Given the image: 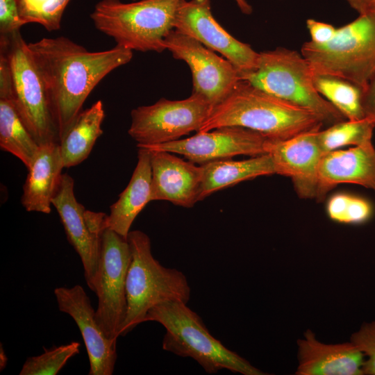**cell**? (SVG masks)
<instances>
[{
    "label": "cell",
    "mask_w": 375,
    "mask_h": 375,
    "mask_svg": "<svg viewBox=\"0 0 375 375\" xmlns=\"http://www.w3.org/2000/svg\"><path fill=\"white\" fill-rule=\"evenodd\" d=\"M63 168L60 143L41 145L23 186L21 202L26 211L51 212Z\"/></svg>",
    "instance_id": "20"
},
{
    "label": "cell",
    "mask_w": 375,
    "mask_h": 375,
    "mask_svg": "<svg viewBox=\"0 0 375 375\" xmlns=\"http://www.w3.org/2000/svg\"><path fill=\"white\" fill-rule=\"evenodd\" d=\"M71 0H19L20 16L26 24L37 23L48 31L60 28L63 12Z\"/></svg>",
    "instance_id": "28"
},
{
    "label": "cell",
    "mask_w": 375,
    "mask_h": 375,
    "mask_svg": "<svg viewBox=\"0 0 375 375\" xmlns=\"http://www.w3.org/2000/svg\"><path fill=\"white\" fill-rule=\"evenodd\" d=\"M306 27L310 35V41L317 44L328 42L334 38L337 31V28L332 24L313 19H307Z\"/></svg>",
    "instance_id": "32"
},
{
    "label": "cell",
    "mask_w": 375,
    "mask_h": 375,
    "mask_svg": "<svg viewBox=\"0 0 375 375\" xmlns=\"http://www.w3.org/2000/svg\"><path fill=\"white\" fill-rule=\"evenodd\" d=\"M326 211L329 218L335 222L359 224L371 218L373 208L370 203L363 198L340 193L328 200Z\"/></svg>",
    "instance_id": "29"
},
{
    "label": "cell",
    "mask_w": 375,
    "mask_h": 375,
    "mask_svg": "<svg viewBox=\"0 0 375 375\" xmlns=\"http://www.w3.org/2000/svg\"><path fill=\"white\" fill-rule=\"evenodd\" d=\"M0 147L19 159L28 169L40 146L20 118L12 98L9 67L0 54Z\"/></svg>",
    "instance_id": "21"
},
{
    "label": "cell",
    "mask_w": 375,
    "mask_h": 375,
    "mask_svg": "<svg viewBox=\"0 0 375 375\" xmlns=\"http://www.w3.org/2000/svg\"><path fill=\"white\" fill-rule=\"evenodd\" d=\"M213 107L197 94L182 100L161 98L155 103L131 110L128 131L137 145L175 141L192 131L199 132Z\"/></svg>",
    "instance_id": "10"
},
{
    "label": "cell",
    "mask_w": 375,
    "mask_h": 375,
    "mask_svg": "<svg viewBox=\"0 0 375 375\" xmlns=\"http://www.w3.org/2000/svg\"><path fill=\"white\" fill-rule=\"evenodd\" d=\"M301 53L315 74L350 81L362 90L375 76V16L359 15L327 43L306 42Z\"/></svg>",
    "instance_id": "7"
},
{
    "label": "cell",
    "mask_w": 375,
    "mask_h": 375,
    "mask_svg": "<svg viewBox=\"0 0 375 375\" xmlns=\"http://www.w3.org/2000/svg\"><path fill=\"white\" fill-rule=\"evenodd\" d=\"M165 49L189 66L192 94L200 96L213 108L224 101L241 81L236 68L199 41L172 30L165 40Z\"/></svg>",
    "instance_id": "11"
},
{
    "label": "cell",
    "mask_w": 375,
    "mask_h": 375,
    "mask_svg": "<svg viewBox=\"0 0 375 375\" xmlns=\"http://www.w3.org/2000/svg\"><path fill=\"white\" fill-rule=\"evenodd\" d=\"M341 183H352L375 192V148L372 142L324 153L319 169L315 199L323 201Z\"/></svg>",
    "instance_id": "18"
},
{
    "label": "cell",
    "mask_w": 375,
    "mask_h": 375,
    "mask_svg": "<svg viewBox=\"0 0 375 375\" xmlns=\"http://www.w3.org/2000/svg\"><path fill=\"white\" fill-rule=\"evenodd\" d=\"M79 342H72L44 349L42 354L26 359L19 375H56L71 358L79 353Z\"/></svg>",
    "instance_id": "27"
},
{
    "label": "cell",
    "mask_w": 375,
    "mask_h": 375,
    "mask_svg": "<svg viewBox=\"0 0 375 375\" xmlns=\"http://www.w3.org/2000/svg\"><path fill=\"white\" fill-rule=\"evenodd\" d=\"M104 117L101 100L80 112L60 141L64 167L76 166L88 157L96 141L103 134L101 124Z\"/></svg>",
    "instance_id": "24"
},
{
    "label": "cell",
    "mask_w": 375,
    "mask_h": 375,
    "mask_svg": "<svg viewBox=\"0 0 375 375\" xmlns=\"http://www.w3.org/2000/svg\"><path fill=\"white\" fill-rule=\"evenodd\" d=\"M312 69L301 53L284 47L259 53L256 68L240 76L251 85L316 115L332 125L347 119L316 90Z\"/></svg>",
    "instance_id": "6"
},
{
    "label": "cell",
    "mask_w": 375,
    "mask_h": 375,
    "mask_svg": "<svg viewBox=\"0 0 375 375\" xmlns=\"http://www.w3.org/2000/svg\"><path fill=\"white\" fill-rule=\"evenodd\" d=\"M317 92L348 120L365 118L362 98L363 90L347 80L328 75L313 76Z\"/></svg>",
    "instance_id": "25"
},
{
    "label": "cell",
    "mask_w": 375,
    "mask_h": 375,
    "mask_svg": "<svg viewBox=\"0 0 375 375\" xmlns=\"http://www.w3.org/2000/svg\"><path fill=\"white\" fill-rule=\"evenodd\" d=\"M317 131L281 141L270 140L268 146L275 174L289 177L301 199H315L317 194L319 169L324 154Z\"/></svg>",
    "instance_id": "16"
},
{
    "label": "cell",
    "mask_w": 375,
    "mask_h": 375,
    "mask_svg": "<svg viewBox=\"0 0 375 375\" xmlns=\"http://www.w3.org/2000/svg\"><path fill=\"white\" fill-rule=\"evenodd\" d=\"M131 1H136V0H131Z\"/></svg>",
    "instance_id": "37"
},
{
    "label": "cell",
    "mask_w": 375,
    "mask_h": 375,
    "mask_svg": "<svg viewBox=\"0 0 375 375\" xmlns=\"http://www.w3.org/2000/svg\"><path fill=\"white\" fill-rule=\"evenodd\" d=\"M149 151L151 167L150 201H167L176 206L192 207L199 201L202 166H197L169 151Z\"/></svg>",
    "instance_id": "17"
},
{
    "label": "cell",
    "mask_w": 375,
    "mask_h": 375,
    "mask_svg": "<svg viewBox=\"0 0 375 375\" xmlns=\"http://www.w3.org/2000/svg\"><path fill=\"white\" fill-rule=\"evenodd\" d=\"M199 201L244 181L275 174L271 156L265 153L242 160L222 159L203 165Z\"/></svg>",
    "instance_id": "23"
},
{
    "label": "cell",
    "mask_w": 375,
    "mask_h": 375,
    "mask_svg": "<svg viewBox=\"0 0 375 375\" xmlns=\"http://www.w3.org/2000/svg\"><path fill=\"white\" fill-rule=\"evenodd\" d=\"M297 375H362L365 356L351 341L326 344L308 329L297 340Z\"/></svg>",
    "instance_id": "19"
},
{
    "label": "cell",
    "mask_w": 375,
    "mask_h": 375,
    "mask_svg": "<svg viewBox=\"0 0 375 375\" xmlns=\"http://www.w3.org/2000/svg\"><path fill=\"white\" fill-rule=\"evenodd\" d=\"M359 15L375 16V0H346Z\"/></svg>",
    "instance_id": "34"
},
{
    "label": "cell",
    "mask_w": 375,
    "mask_h": 375,
    "mask_svg": "<svg viewBox=\"0 0 375 375\" xmlns=\"http://www.w3.org/2000/svg\"><path fill=\"white\" fill-rule=\"evenodd\" d=\"M0 54L6 59L15 108L38 144L60 143L43 77L20 30L0 34Z\"/></svg>",
    "instance_id": "8"
},
{
    "label": "cell",
    "mask_w": 375,
    "mask_h": 375,
    "mask_svg": "<svg viewBox=\"0 0 375 375\" xmlns=\"http://www.w3.org/2000/svg\"><path fill=\"white\" fill-rule=\"evenodd\" d=\"M8 358L2 347V344L0 345V369L2 371L7 365Z\"/></svg>",
    "instance_id": "36"
},
{
    "label": "cell",
    "mask_w": 375,
    "mask_h": 375,
    "mask_svg": "<svg viewBox=\"0 0 375 375\" xmlns=\"http://www.w3.org/2000/svg\"><path fill=\"white\" fill-rule=\"evenodd\" d=\"M127 240L131 253L126 292L127 312L120 336L144 322L153 307L168 301L188 303L191 294L185 275L175 268L162 266L151 253L149 237L141 231H131Z\"/></svg>",
    "instance_id": "4"
},
{
    "label": "cell",
    "mask_w": 375,
    "mask_h": 375,
    "mask_svg": "<svg viewBox=\"0 0 375 375\" xmlns=\"http://www.w3.org/2000/svg\"><path fill=\"white\" fill-rule=\"evenodd\" d=\"M28 46L45 83L60 141L94 88L133 58V51L119 45L90 51L65 36L43 38Z\"/></svg>",
    "instance_id": "1"
},
{
    "label": "cell",
    "mask_w": 375,
    "mask_h": 375,
    "mask_svg": "<svg viewBox=\"0 0 375 375\" xmlns=\"http://www.w3.org/2000/svg\"><path fill=\"white\" fill-rule=\"evenodd\" d=\"M150 321L160 323L166 330L165 351L192 358L208 374L227 369L243 375L267 374L214 338L200 316L185 303L168 301L153 307L144 322Z\"/></svg>",
    "instance_id": "3"
},
{
    "label": "cell",
    "mask_w": 375,
    "mask_h": 375,
    "mask_svg": "<svg viewBox=\"0 0 375 375\" xmlns=\"http://www.w3.org/2000/svg\"><path fill=\"white\" fill-rule=\"evenodd\" d=\"M174 30L221 53L236 68L240 76L253 71L259 53L227 32L215 19L210 0H183L179 6Z\"/></svg>",
    "instance_id": "14"
},
{
    "label": "cell",
    "mask_w": 375,
    "mask_h": 375,
    "mask_svg": "<svg viewBox=\"0 0 375 375\" xmlns=\"http://www.w3.org/2000/svg\"><path fill=\"white\" fill-rule=\"evenodd\" d=\"M362 106L365 118L375 125V76L363 90Z\"/></svg>",
    "instance_id": "33"
},
{
    "label": "cell",
    "mask_w": 375,
    "mask_h": 375,
    "mask_svg": "<svg viewBox=\"0 0 375 375\" xmlns=\"http://www.w3.org/2000/svg\"><path fill=\"white\" fill-rule=\"evenodd\" d=\"M183 0H141L123 3L101 0L90 17L95 28L116 45L141 52L165 50V40L174 29L177 10Z\"/></svg>",
    "instance_id": "5"
},
{
    "label": "cell",
    "mask_w": 375,
    "mask_h": 375,
    "mask_svg": "<svg viewBox=\"0 0 375 375\" xmlns=\"http://www.w3.org/2000/svg\"><path fill=\"white\" fill-rule=\"evenodd\" d=\"M54 294L60 311L71 316L82 335L90 361V375H111L117 360V340L108 339L96 320L95 312L83 288L59 287Z\"/></svg>",
    "instance_id": "15"
},
{
    "label": "cell",
    "mask_w": 375,
    "mask_h": 375,
    "mask_svg": "<svg viewBox=\"0 0 375 375\" xmlns=\"http://www.w3.org/2000/svg\"><path fill=\"white\" fill-rule=\"evenodd\" d=\"M241 10V12L245 15H250L253 8L252 6L247 1V0H234Z\"/></svg>",
    "instance_id": "35"
},
{
    "label": "cell",
    "mask_w": 375,
    "mask_h": 375,
    "mask_svg": "<svg viewBox=\"0 0 375 375\" xmlns=\"http://www.w3.org/2000/svg\"><path fill=\"white\" fill-rule=\"evenodd\" d=\"M131 260L128 240L112 230L101 232L99 271L95 293L96 320L106 336L117 340L126 319V281Z\"/></svg>",
    "instance_id": "9"
},
{
    "label": "cell",
    "mask_w": 375,
    "mask_h": 375,
    "mask_svg": "<svg viewBox=\"0 0 375 375\" xmlns=\"http://www.w3.org/2000/svg\"><path fill=\"white\" fill-rule=\"evenodd\" d=\"M270 140L256 131L239 126H224L175 141L138 148L165 151L183 156L189 161L203 165L211 161L246 155L267 153Z\"/></svg>",
    "instance_id": "13"
},
{
    "label": "cell",
    "mask_w": 375,
    "mask_h": 375,
    "mask_svg": "<svg viewBox=\"0 0 375 375\" xmlns=\"http://www.w3.org/2000/svg\"><path fill=\"white\" fill-rule=\"evenodd\" d=\"M74 179L62 174L51 200L58 212L67 240L78 254L89 288L95 292L99 271L101 232L106 214L86 210L76 199Z\"/></svg>",
    "instance_id": "12"
},
{
    "label": "cell",
    "mask_w": 375,
    "mask_h": 375,
    "mask_svg": "<svg viewBox=\"0 0 375 375\" xmlns=\"http://www.w3.org/2000/svg\"><path fill=\"white\" fill-rule=\"evenodd\" d=\"M24 24L20 16L19 0H0V34L20 30Z\"/></svg>",
    "instance_id": "31"
},
{
    "label": "cell",
    "mask_w": 375,
    "mask_h": 375,
    "mask_svg": "<svg viewBox=\"0 0 375 375\" xmlns=\"http://www.w3.org/2000/svg\"><path fill=\"white\" fill-rule=\"evenodd\" d=\"M350 341L367 357L362 366L363 374L375 375V322L364 323L351 335Z\"/></svg>",
    "instance_id": "30"
},
{
    "label": "cell",
    "mask_w": 375,
    "mask_h": 375,
    "mask_svg": "<svg viewBox=\"0 0 375 375\" xmlns=\"http://www.w3.org/2000/svg\"><path fill=\"white\" fill-rule=\"evenodd\" d=\"M324 122L313 112L271 95L241 80L229 96L213 108L199 132L239 126L273 141L319 131Z\"/></svg>",
    "instance_id": "2"
},
{
    "label": "cell",
    "mask_w": 375,
    "mask_h": 375,
    "mask_svg": "<svg viewBox=\"0 0 375 375\" xmlns=\"http://www.w3.org/2000/svg\"><path fill=\"white\" fill-rule=\"evenodd\" d=\"M375 125L367 118L344 120L317 131V138L324 153L346 146H358L372 142Z\"/></svg>",
    "instance_id": "26"
},
{
    "label": "cell",
    "mask_w": 375,
    "mask_h": 375,
    "mask_svg": "<svg viewBox=\"0 0 375 375\" xmlns=\"http://www.w3.org/2000/svg\"><path fill=\"white\" fill-rule=\"evenodd\" d=\"M151 167L150 151L138 148V162L126 188L110 206L104 228L127 239L136 217L150 202Z\"/></svg>",
    "instance_id": "22"
}]
</instances>
